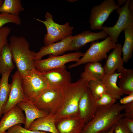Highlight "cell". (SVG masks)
<instances>
[{
  "mask_svg": "<svg viewBox=\"0 0 133 133\" xmlns=\"http://www.w3.org/2000/svg\"><path fill=\"white\" fill-rule=\"evenodd\" d=\"M113 125L107 131H105L100 132L99 133H113L114 132V128Z\"/></svg>",
  "mask_w": 133,
  "mask_h": 133,
  "instance_id": "8d00e7d4",
  "label": "cell"
},
{
  "mask_svg": "<svg viewBox=\"0 0 133 133\" xmlns=\"http://www.w3.org/2000/svg\"><path fill=\"white\" fill-rule=\"evenodd\" d=\"M68 1H70V2H74L75 1H77L78 0H68Z\"/></svg>",
  "mask_w": 133,
  "mask_h": 133,
  "instance_id": "ab89813d",
  "label": "cell"
},
{
  "mask_svg": "<svg viewBox=\"0 0 133 133\" xmlns=\"http://www.w3.org/2000/svg\"><path fill=\"white\" fill-rule=\"evenodd\" d=\"M73 36L70 35L60 41L42 47L36 53L35 60H39L44 56L52 54L54 56L62 55L67 51L73 39Z\"/></svg>",
  "mask_w": 133,
  "mask_h": 133,
  "instance_id": "e0dca14e",
  "label": "cell"
},
{
  "mask_svg": "<svg viewBox=\"0 0 133 133\" xmlns=\"http://www.w3.org/2000/svg\"><path fill=\"white\" fill-rule=\"evenodd\" d=\"M108 36L107 33L103 30L97 33L88 30L83 31L73 36V39L67 51H78L88 43L100 39H105Z\"/></svg>",
  "mask_w": 133,
  "mask_h": 133,
  "instance_id": "9a60e30c",
  "label": "cell"
},
{
  "mask_svg": "<svg viewBox=\"0 0 133 133\" xmlns=\"http://www.w3.org/2000/svg\"><path fill=\"white\" fill-rule=\"evenodd\" d=\"M115 10L119 15L115 24L112 27L103 26L101 29L105 31L114 43L118 42V36L127 25L133 20V1L127 0L125 4Z\"/></svg>",
  "mask_w": 133,
  "mask_h": 133,
  "instance_id": "ba28073f",
  "label": "cell"
},
{
  "mask_svg": "<svg viewBox=\"0 0 133 133\" xmlns=\"http://www.w3.org/2000/svg\"><path fill=\"white\" fill-rule=\"evenodd\" d=\"M88 88L94 96L99 99L103 93L106 92L101 79L92 80L89 82Z\"/></svg>",
  "mask_w": 133,
  "mask_h": 133,
  "instance_id": "83f0119b",
  "label": "cell"
},
{
  "mask_svg": "<svg viewBox=\"0 0 133 133\" xmlns=\"http://www.w3.org/2000/svg\"><path fill=\"white\" fill-rule=\"evenodd\" d=\"M55 115L49 114L45 117L35 120L30 125L28 129L50 133H58L55 125Z\"/></svg>",
  "mask_w": 133,
  "mask_h": 133,
  "instance_id": "ffe728a7",
  "label": "cell"
},
{
  "mask_svg": "<svg viewBox=\"0 0 133 133\" xmlns=\"http://www.w3.org/2000/svg\"><path fill=\"white\" fill-rule=\"evenodd\" d=\"M122 119L129 130L133 133V118L123 117Z\"/></svg>",
  "mask_w": 133,
  "mask_h": 133,
  "instance_id": "e575fe53",
  "label": "cell"
},
{
  "mask_svg": "<svg viewBox=\"0 0 133 133\" xmlns=\"http://www.w3.org/2000/svg\"><path fill=\"white\" fill-rule=\"evenodd\" d=\"M97 99L88 88L81 98L78 105L79 115L86 124L93 118L97 111L99 107L96 104Z\"/></svg>",
  "mask_w": 133,
  "mask_h": 133,
  "instance_id": "4fadbf2b",
  "label": "cell"
},
{
  "mask_svg": "<svg viewBox=\"0 0 133 133\" xmlns=\"http://www.w3.org/2000/svg\"><path fill=\"white\" fill-rule=\"evenodd\" d=\"M116 45L108 36L101 42L95 41L91 43L89 48L78 62L70 65L68 68H71L88 63L100 62L104 59H106L107 53Z\"/></svg>",
  "mask_w": 133,
  "mask_h": 133,
  "instance_id": "5b68a950",
  "label": "cell"
},
{
  "mask_svg": "<svg viewBox=\"0 0 133 133\" xmlns=\"http://www.w3.org/2000/svg\"><path fill=\"white\" fill-rule=\"evenodd\" d=\"M7 133V132H6L5 133Z\"/></svg>",
  "mask_w": 133,
  "mask_h": 133,
  "instance_id": "60d3db41",
  "label": "cell"
},
{
  "mask_svg": "<svg viewBox=\"0 0 133 133\" xmlns=\"http://www.w3.org/2000/svg\"><path fill=\"white\" fill-rule=\"evenodd\" d=\"M124 105L123 117L133 118V101Z\"/></svg>",
  "mask_w": 133,
  "mask_h": 133,
  "instance_id": "836d02e7",
  "label": "cell"
},
{
  "mask_svg": "<svg viewBox=\"0 0 133 133\" xmlns=\"http://www.w3.org/2000/svg\"><path fill=\"white\" fill-rule=\"evenodd\" d=\"M118 86L123 94L129 95L133 92V70L126 69L121 72Z\"/></svg>",
  "mask_w": 133,
  "mask_h": 133,
  "instance_id": "d4e9b609",
  "label": "cell"
},
{
  "mask_svg": "<svg viewBox=\"0 0 133 133\" xmlns=\"http://www.w3.org/2000/svg\"><path fill=\"white\" fill-rule=\"evenodd\" d=\"M15 67L10 44L8 42L3 46L0 55V74L2 75L7 70Z\"/></svg>",
  "mask_w": 133,
  "mask_h": 133,
  "instance_id": "484cf974",
  "label": "cell"
},
{
  "mask_svg": "<svg viewBox=\"0 0 133 133\" xmlns=\"http://www.w3.org/2000/svg\"><path fill=\"white\" fill-rule=\"evenodd\" d=\"M4 1L3 0H0V7Z\"/></svg>",
  "mask_w": 133,
  "mask_h": 133,
  "instance_id": "f35d334b",
  "label": "cell"
},
{
  "mask_svg": "<svg viewBox=\"0 0 133 133\" xmlns=\"http://www.w3.org/2000/svg\"><path fill=\"white\" fill-rule=\"evenodd\" d=\"M13 23L17 25L21 23V19L19 16L0 12V28L6 24Z\"/></svg>",
  "mask_w": 133,
  "mask_h": 133,
  "instance_id": "f1b7e54d",
  "label": "cell"
},
{
  "mask_svg": "<svg viewBox=\"0 0 133 133\" xmlns=\"http://www.w3.org/2000/svg\"><path fill=\"white\" fill-rule=\"evenodd\" d=\"M122 44L118 43L113 51L110 53L103 66L106 74H113L117 70V73H120L125 70L123 66L124 62L121 57Z\"/></svg>",
  "mask_w": 133,
  "mask_h": 133,
  "instance_id": "ac0fdd59",
  "label": "cell"
},
{
  "mask_svg": "<svg viewBox=\"0 0 133 133\" xmlns=\"http://www.w3.org/2000/svg\"><path fill=\"white\" fill-rule=\"evenodd\" d=\"M120 74L121 72H115L111 75L106 74L101 79L106 92L117 100L120 99L123 95L117 83V79Z\"/></svg>",
  "mask_w": 133,
  "mask_h": 133,
  "instance_id": "44dd1931",
  "label": "cell"
},
{
  "mask_svg": "<svg viewBox=\"0 0 133 133\" xmlns=\"http://www.w3.org/2000/svg\"><path fill=\"white\" fill-rule=\"evenodd\" d=\"M120 7L115 0H105L100 4L93 7L89 20L90 29L101 30L103 24L111 13Z\"/></svg>",
  "mask_w": 133,
  "mask_h": 133,
  "instance_id": "9c48e42d",
  "label": "cell"
},
{
  "mask_svg": "<svg viewBox=\"0 0 133 133\" xmlns=\"http://www.w3.org/2000/svg\"><path fill=\"white\" fill-rule=\"evenodd\" d=\"M11 89L7 102L2 112L4 114L19 102L28 101L24 94L21 84V77L17 70L12 75Z\"/></svg>",
  "mask_w": 133,
  "mask_h": 133,
  "instance_id": "7c38bea8",
  "label": "cell"
},
{
  "mask_svg": "<svg viewBox=\"0 0 133 133\" xmlns=\"http://www.w3.org/2000/svg\"><path fill=\"white\" fill-rule=\"evenodd\" d=\"M24 8L20 0H4L0 7V12L16 16H19Z\"/></svg>",
  "mask_w": 133,
  "mask_h": 133,
  "instance_id": "4316f807",
  "label": "cell"
},
{
  "mask_svg": "<svg viewBox=\"0 0 133 133\" xmlns=\"http://www.w3.org/2000/svg\"><path fill=\"white\" fill-rule=\"evenodd\" d=\"M125 39L122 49L124 62L127 63L132 57L133 50V20L130 22L123 31Z\"/></svg>",
  "mask_w": 133,
  "mask_h": 133,
  "instance_id": "603a6c76",
  "label": "cell"
},
{
  "mask_svg": "<svg viewBox=\"0 0 133 133\" xmlns=\"http://www.w3.org/2000/svg\"><path fill=\"white\" fill-rule=\"evenodd\" d=\"M45 21L34 18L37 21L43 23L45 26L47 31L44 38L45 46H47L54 42L64 39L72 35L74 29L71 26L69 22L61 25L54 21L53 16L50 13L47 12L45 15Z\"/></svg>",
  "mask_w": 133,
  "mask_h": 133,
  "instance_id": "8992f818",
  "label": "cell"
},
{
  "mask_svg": "<svg viewBox=\"0 0 133 133\" xmlns=\"http://www.w3.org/2000/svg\"><path fill=\"white\" fill-rule=\"evenodd\" d=\"M133 101V92L128 95L121 98L120 100V103L122 105H125Z\"/></svg>",
  "mask_w": 133,
  "mask_h": 133,
  "instance_id": "d590c367",
  "label": "cell"
},
{
  "mask_svg": "<svg viewBox=\"0 0 133 133\" xmlns=\"http://www.w3.org/2000/svg\"><path fill=\"white\" fill-rule=\"evenodd\" d=\"M124 105L119 102L110 106L99 107L93 118L85 124L81 133H99L110 129L123 117L121 112Z\"/></svg>",
  "mask_w": 133,
  "mask_h": 133,
  "instance_id": "6da1fadb",
  "label": "cell"
},
{
  "mask_svg": "<svg viewBox=\"0 0 133 133\" xmlns=\"http://www.w3.org/2000/svg\"><path fill=\"white\" fill-rule=\"evenodd\" d=\"M7 133H50L34 130H30L23 127L21 124L15 125L8 130Z\"/></svg>",
  "mask_w": 133,
  "mask_h": 133,
  "instance_id": "4dcf8cb0",
  "label": "cell"
},
{
  "mask_svg": "<svg viewBox=\"0 0 133 133\" xmlns=\"http://www.w3.org/2000/svg\"><path fill=\"white\" fill-rule=\"evenodd\" d=\"M84 53L77 51L58 56L50 54L46 59L35 61L34 67L39 72L60 67L70 62H78Z\"/></svg>",
  "mask_w": 133,
  "mask_h": 133,
  "instance_id": "30bf717a",
  "label": "cell"
},
{
  "mask_svg": "<svg viewBox=\"0 0 133 133\" xmlns=\"http://www.w3.org/2000/svg\"><path fill=\"white\" fill-rule=\"evenodd\" d=\"M23 111L16 105L4 114L0 121V133H4L6 130L15 125H24L26 117Z\"/></svg>",
  "mask_w": 133,
  "mask_h": 133,
  "instance_id": "2e32d148",
  "label": "cell"
},
{
  "mask_svg": "<svg viewBox=\"0 0 133 133\" xmlns=\"http://www.w3.org/2000/svg\"><path fill=\"white\" fill-rule=\"evenodd\" d=\"M115 133H133L128 128L122 119H119L114 125Z\"/></svg>",
  "mask_w": 133,
  "mask_h": 133,
  "instance_id": "d6a6232c",
  "label": "cell"
},
{
  "mask_svg": "<svg viewBox=\"0 0 133 133\" xmlns=\"http://www.w3.org/2000/svg\"></svg>",
  "mask_w": 133,
  "mask_h": 133,
  "instance_id": "b9f144b4",
  "label": "cell"
},
{
  "mask_svg": "<svg viewBox=\"0 0 133 133\" xmlns=\"http://www.w3.org/2000/svg\"><path fill=\"white\" fill-rule=\"evenodd\" d=\"M106 74L102 64L100 62L88 63L85 65L84 71L81 74V78L88 82L101 79Z\"/></svg>",
  "mask_w": 133,
  "mask_h": 133,
  "instance_id": "7402d4cb",
  "label": "cell"
},
{
  "mask_svg": "<svg viewBox=\"0 0 133 133\" xmlns=\"http://www.w3.org/2000/svg\"><path fill=\"white\" fill-rule=\"evenodd\" d=\"M11 29L8 27H3L0 28V55L3 46L8 43L7 37Z\"/></svg>",
  "mask_w": 133,
  "mask_h": 133,
  "instance_id": "1f68e13d",
  "label": "cell"
},
{
  "mask_svg": "<svg viewBox=\"0 0 133 133\" xmlns=\"http://www.w3.org/2000/svg\"><path fill=\"white\" fill-rule=\"evenodd\" d=\"M85 124L79 116L58 118L55 122L58 133H81Z\"/></svg>",
  "mask_w": 133,
  "mask_h": 133,
  "instance_id": "5bb4252c",
  "label": "cell"
},
{
  "mask_svg": "<svg viewBox=\"0 0 133 133\" xmlns=\"http://www.w3.org/2000/svg\"><path fill=\"white\" fill-rule=\"evenodd\" d=\"M88 82L80 78L71 83L62 89L64 97L63 105L55 115V119L64 117L79 116L78 105L81 98L88 88Z\"/></svg>",
  "mask_w": 133,
  "mask_h": 133,
  "instance_id": "7a4b0ae2",
  "label": "cell"
},
{
  "mask_svg": "<svg viewBox=\"0 0 133 133\" xmlns=\"http://www.w3.org/2000/svg\"><path fill=\"white\" fill-rule=\"evenodd\" d=\"M64 100L62 90L48 88L31 101L39 109L46 112L48 115H55L62 107Z\"/></svg>",
  "mask_w": 133,
  "mask_h": 133,
  "instance_id": "277c9868",
  "label": "cell"
},
{
  "mask_svg": "<svg viewBox=\"0 0 133 133\" xmlns=\"http://www.w3.org/2000/svg\"><path fill=\"white\" fill-rule=\"evenodd\" d=\"M17 105L25 112L26 121L24 128L27 129L35 120L45 117L48 115L46 112L38 109L31 101L21 102Z\"/></svg>",
  "mask_w": 133,
  "mask_h": 133,
  "instance_id": "d6986e66",
  "label": "cell"
},
{
  "mask_svg": "<svg viewBox=\"0 0 133 133\" xmlns=\"http://www.w3.org/2000/svg\"><path fill=\"white\" fill-rule=\"evenodd\" d=\"M13 60L17 70L22 74L35 68L34 66L36 52L30 49L29 44L23 36H12L9 43Z\"/></svg>",
  "mask_w": 133,
  "mask_h": 133,
  "instance_id": "3957f363",
  "label": "cell"
},
{
  "mask_svg": "<svg viewBox=\"0 0 133 133\" xmlns=\"http://www.w3.org/2000/svg\"><path fill=\"white\" fill-rule=\"evenodd\" d=\"M40 72L50 88L61 90L71 83L70 73L66 70L65 66Z\"/></svg>",
  "mask_w": 133,
  "mask_h": 133,
  "instance_id": "8fae6325",
  "label": "cell"
},
{
  "mask_svg": "<svg viewBox=\"0 0 133 133\" xmlns=\"http://www.w3.org/2000/svg\"><path fill=\"white\" fill-rule=\"evenodd\" d=\"M126 1L127 0H117V4L121 6L124 3L125 4Z\"/></svg>",
  "mask_w": 133,
  "mask_h": 133,
  "instance_id": "74e56055",
  "label": "cell"
},
{
  "mask_svg": "<svg viewBox=\"0 0 133 133\" xmlns=\"http://www.w3.org/2000/svg\"><path fill=\"white\" fill-rule=\"evenodd\" d=\"M13 69L6 71L2 75L0 82V118L3 110L8 100L11 89V84L8 83L10 75Z\"/></svg>",
  "mask_w": 133,
  "mask_h": 133,
  "instance_id": "cb8c5ba5",
  "label": "cell"
},
{
  "mask_svg": "<svg viewBox=\"0 0 133 133\" xmlns=\"http://www.w3.org/2000/svg\"><path fill=\"white\" fill-rule=\"evenodd\" d=\"M21 75L22 89L28 101L35 99L43 90L48 88L40 72L35 68Z\"/></svg>",
  "mask_w": 133,
  "mask_h": 133,
  "instance_id": "52a82bcc",
  "label": "cell"
},
{
  "mask_svg": "<svg viewBox=\"0 0 133 133\" xmlns=\"http://www.w3.org/2000/svg\"><path fill=\"white\" fill-rule=\"evenodd\" d=\"M117 100L106 92L97 99L96 103L98 107L106 106L115 104Z\"/></svg>",
  "mask_w": 133,
  "mask_h": 133,
  "instance_id": "f546056e",
  "label": "cell"
}]
</instances>
